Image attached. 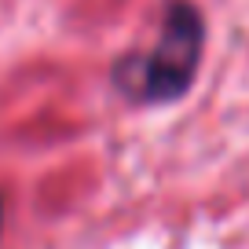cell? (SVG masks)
<instances>
[{"label": "cell", "instance_id": "1", "mask_svg": "<svg viewBox=\"0 0 249 249\" xmlns=\"http://www.w3.org/2000/svg\"><path fill=\"white\" fill-rule=\"evenodd\" d=\"M202 37H205V26L195 4L172 0L154 48L147 55H132V59H121L114 66L117 88L136 103L179 99L195 85L198 62H202Z\"/></svg>", "mask_w": 249, "mask_h": 249}, {"label": "cell", "instance_id": "2", "mask_svg": "<svg viewBox=\"0 0 249 249\" xmlns=\"http://www.w3.org/2000/svg\"><path fill=\"white\" fill-rule=\"evenodd\" d=\"M0 224H4V202H0Z\"/></svg>", "mask_w": 249, "mask_h": 249}]
</instances>
